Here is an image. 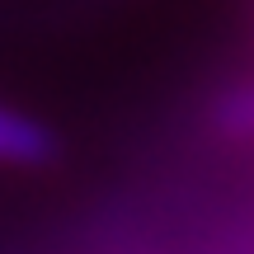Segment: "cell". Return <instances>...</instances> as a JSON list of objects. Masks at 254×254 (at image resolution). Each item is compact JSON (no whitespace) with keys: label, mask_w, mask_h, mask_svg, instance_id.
I'll use <instances>...</instances> for the list:
<instances>
[{"label":"cell","mask_w":254,"mask_h":254,"mask_svg":"<svg viewBox=\"0 0 254 254\" xmlns=\"http://www.w3.org/2000/svg\"><path fill=\"white\" fill-rule=\"evenodd\" d=\"M221 118H226V127H236V132H254V85L236 90L221 104Z\"/></svg>","instance_id":"7a4b0ae2"},{"label":"cell","mask_w":254,"mask_h":254,"mask_svg":"<svg viewBox=\"0 0 254 254\" xmlns=\"http://www.w3.org/2000/svg\"><path fill=\"white\" fill-rule=\"evenodd\" d=\"M52 155L47 127L28 123L24 113L0 109V165H43Z\"/></svg>","instance_id":"6da1fadb"}]
</instances>
